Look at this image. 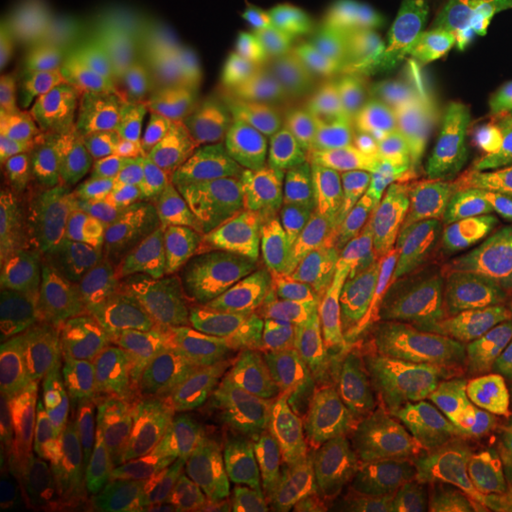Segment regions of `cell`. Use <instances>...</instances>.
<instances>
[{
  "label": "cell",
  "mask_w": 512,
  "mask_h": 512,
  "mask_svg": "<svg viewBox=\"0 0 512 512\" xmlns=\"http://www.w3.org/2000/svg\"><path fill=\"white\" fill-rule=\"evenodd\" d=\"M150 399L147 382L129 368L88 378L59 399L52 425L59 482L82 511L105 501L131 476Z\"/></svg>",
  "instance_id": "obj_1"
},
{
  "label": "cell",
  "mask_w": 512,
  "mask_h": 512,
  "mask_svg": "<svg viewBox=\"0 0 512 512\" xmlns=\"http://www.w3.org/2000/svg\"><path fill=\"white\" fill-rule=\"evenodd\" d=\"M412 469L490 420L486 382L475 355H448L353 374Z\"/></svg>",
  "instance_id": "obj_2"
},
{
  "label": "cell",
  "mask_w": 512,
  "mask_h": 512,
  "mask_svg": "<svg viewBox=\"0 0 512 512\" xmlns=\"http://www.w3.org/2000/svg\"><path fill=\"white\" fill-rule=\"evenodd\" d=\"M323 452L310 408L275 403L251 416L209 467L207 512H251Z\"/></svg>",
  "instance_id": "obj_3"
},
{
  "label": "cell",
  "mask_w": 512,
  "mask_h": 512,
  "mask_svg": "<svg viewBox=\"0 0 512 512\" xmlns=\"http://www.w3.org/2000/svg\"><path fill=\"white\" fill-rule=\"evenodd\" d=\"M162 184L135 165L76 194L59 226L90 268L124 270L150 256Z\"/></svg>",
  "instance_id": "obj_4"
},
{
  "label": "cell",
  "mask_w": 512,
  "mask_h": 512,
  "mask_svg": "<svg viewBox=\"0 0 512 512\" xmlns=\"http://www.w3.org/2000/svg\"><path fill=\"white\" fill-rule=\"evenodd\" d=\"M488 336L458 310L448 285L395 294L380 317L344 349L351 374L448 355L480 357Z\"/></svg>",
  "instance_id": "obj_5"
},
{
  "label": "cell",
  "mask_w": 512,
  "mask_h": 512,
  "mask_svg": "<svg viewBox=\"0 0 512 512\" xmlns=\"http://www.w3.org/2000/svg\"><path fill=\"white\" fill-rule=\"evenodd\" d=\"M423 501L512 512V423L486 420L435 456L406 469L393 509Z\"/></svg>",
  "instance_id": "obj_6"
},
{
  "label": "cell",
  "mask_w": 512,
  "mask_h": 512,
  "mask_svg": "<svg viewBox=\"0 0 512 512\" xmlns=\"http://www.w3.org/2000/svg\"><path fill=\"white\" fill-rule=\"evenodd\" d=\"M251 202L238 184H167L158 203L152 260L162 270L232 260Z\"/></svg>",
  "instance_id": "obj_7"
},
{
  "label": "cell",
  "mask_w": 512,
  "mask_h": 512,
  "mask_svg": "<svg viewBox=\"0 0 512 512\" xmlns=\"http://www.w3.org/2000/svg\"><path fill=\"white\" fill-rule=\"evenodd\" d=\"M365 243L393 285L408 291L448 285L467 236L444 196L418 194L395 207Z\"/></svg>",
  "instance_id": "obj_8"
},
{
  "label": "cell",
  "mask_w": 512,
  "mask_h": 512,
  "mask_svg": "<svg viewBox=\"0 0 512 512\" xmlns=\"http://www.w3.org/2000/svg\"><path fill=\"white\" fill-rule=\"evenodd\" d=\"M31 385H0V512H16L38 497H59L54 429Z\"/></svg>",
  "instance_id": "obj_9"
},
{
  "label": "cell",
  "mask_w": 512,
  "mask_h": 512,
  "mask_svg": "<svg viewBox=\"0 0 512 512\" xmlns=\"http://www.w3.org/2000/svg\"><path fill=\"white\" fill-rule=\"evenodd\" d=\"M105 33L90 0H40L12 42L33 84L65 92L88 71Z\"/></svg>",
  "instance_id": "obj_10"
},
{
  "label": "cell",
  "mask_w": 512,
  "mask_h": 512,
  "mask_svg": "<svg viewBox=\"0 0 512 512\" xmlns=\"http://www.w3.org/2000/svg\"><path fill=\"white\" fill-rule=\"evenodd\" d=\"M397 293L401 291L365 241H346L334 270L296 306L294 313L344 355L349 342L380 317Z\"/></svg>",
  "instance_id": "obj_11"
},
{
  "label": "cell",
  "mask_w": 512,
  "mask_h": 512,
  "mask_svg": "<svg viewBox=\"0 0 512 512\" xmlns=\"http://www.w3.org/2000/svg\"><path fill=\"white\" fill-rule=\"evenodd\" d=\"M109 272L124 368L143 374L183 340L188 317L152 256L137 266Z\"/></svg>",
  "instance_id": "obj_12"
},
{
  "label": "cell",
  "mask_w": 512,
  "mask_h": 512,
  "mask_svg": "<svg viewBox=\"0 0 512 512\" xmlns=\"http://www.w3.org/2000/svg\"><path fill=\"white\" fill-rule=\"evenodd\" d=\"M393 184L368 169L321 173L291 207L298 222L319 226L344 241H366L395 209Z\"/></svg>",
  "instance_id": "obj_13"
},
{
  "label": "cell",
  "mask_w": 512,
  "mask_h": 512,
  "mask_svg": "<svg viewBox=\"0 0 512 512\" xmlns=\"http://www.w3.org/2000/svg\"><path fill=\"white\" fill-rule=\"evenodd\" d=\"M184 74L217 110L232 165L238 164L256 135L274 122L272 114L277 99L274 84L249 65L200 52H190Z\"/></svg>",
  "instance_id": "obj_14"
},
{
  "label": "cell",
  "mask_w": 512,
  "mask_h": 512,
  "mask_svg": "<svg viewBox=\"0 0 512 512\" xmlns=\"http://www.w3.org/2000/svg\"><path fill=\"white\" fill-rule=\"evenodd\" d=\"M65 357L90 378L124 368L110 272L84 266L59 304Z\"/></svg>",
  "instance_id": "obj_15"
},
{
  "label": "cell",
  "mask_w": 512,
  "mask_h": 512,
  "mask_svg": "<svg viewBox=\"0 0 512 512\" xmlns=\"http://www.w3.org/2000/svg\"><path fill=\"white\" fill-rule=\"evenodd\" d=\"M310 412L323 452H372L404 467L403 454L365 389L346 365L310 401Z\"/></svg>",
  "instance_id": "obj_16"
},
{
  "label": "cell",
  "mask_w": 512,
  "mask_h": 512,
  "mask_svg": "<svg viewBox=\"0 0 512 512\" xmlns=\"http://www.w3.org/2000/svg\"><path fill=\"white\" fill-rule=\"evenodd\" d=\"M120 141L129 164L152 175L162 188L177 183L238 184L230 165L165 128L141 103L133 109Z\"/></svg>",
  "instance_id": "obj_17"
},
{
  "label": "cell",
  "mask_w": 512,
  "mask_h": 512,
  "mask_svg": "<svg viewBox=\"0 0 512 512\" xmlns=\"http://www.w3.org/2000/svg\"><path fill=\"white\" fill-rule=\"evenodd\" d=\"M448 289L458 310L488 338L512 340V258L480 239H467Z\"/></svg>",
  "instance_id": "obj_18"
},
{
  "label": "cell",
  "mask_w": 512,
  "mask_h": 512,
  "mask_svg": "<svg viewBox=\"0 0 512 512\" xmlns=\"http://www.w3.org/2000/svg\"><path fill=\"white\" fill-rule=\"evenodd\" d=\"M211 458L213 450L202 440L165 421L150 418L137 437L131 476L205 497Z\"/></svg>",
  "instance_id": "obj_19"
},
{
  "label": "cell",
  "mask_w": 512,
  "mask_h": 512,
  "mask_svg": "<svg viewBox=\"0 0 512 512\" xmlns=\"http://www.w3.org/2000/svg\"><path fill=\"white\" fill-rule=\"evenodd\" d=\"M296 38L279 27L251 16H219L196 31L190 52L220 55L264 74L275 90L287 73L296 48Z\"/></svg>",
  "instance_id": "obj_20"
},
{
  "label": "cell",
  "mask_w": 512,
  "mask_h": 512,
  "mask_svg": "<svg viewBox=\"0 0 512 512\" xmlns=\"http://www.w3.org/2000/svg\"><path fill=\"white\" fill-rule=\"evenodd\" d=\"M129 165L120 139L50 141L40 164V209L54 217L76 194L92 188L112 171Z\"/></svg>",
  "instance_id": "obj_21"
},
{
  "label": "cell",
  "mask_w": 512,
  "mask_h": 512,
  "mask_svg": "<svg viewBox=\"0 0 512 512\" xmlns=\"http://www.w3.org/2000/svg\"><path fill=\"white\" fill-rule=\"evenodd\" d=\"M361 90L340 55L321 44L298 40L277 97L281 95L293 118H298L311 110L351 103Z\"/></svg>",
  "instance_id": "obj_22"
},
{
  "label": "cell",
  "mask_w": 512,
  "mask_h": 512,
  "mask_svg": "<svg viewBox=\"0 0 512 512\" xmlns=\"http://www.w3.org/2000/svg\"><path fill=\"white\" fill-rule=\"evenodd\" d=\"M164 65V50L143 33L107 31L88 71L73 88L112 93L131 103L156 82Z\"/></svg>",
  "instance_id": "obj_23"
},
{
  "label": "cell",
  "mask_w": 512,
  "mask_h": 512,
  "mask_svg": "<svg viewBox=\"0 0 512 512\" xmlns=\"http://www.w3.org/2000/svg\"><path fill=\"white\" fill-rule=\"evenodd\" d=\"M406 467L382 454L329 456L330 512H389L403 488Z\"/></svg>",
  "instance_id": "obj_24"
},
{
  "label": "cell",
  "mask_w": 512,
  "mask_h": 512,
  "mask_svg": "<svg viewBox=\"0 0 512 512\" xmlns=\"http://www.w3.org/2000/svg\"><path fill=\"white\" fill-rule=\"evenodd\" d=\"M236 165L243 167L247 177L241 190L253 202L266 205L287 203L310 169L293 131L275 120L256 135Z\"/></svg>",
  "instance_id": "obj_25"
},
{
  "label": "cell",
  "mask_w": 512,
  "mask_h": 512,
  "mask_svg": "<svg viewBox=\"0 0 512 512\" xmlns=\"http://www.w3.org/2000/svg\"><path fill=\"white\" fill-rule=\"evenodd\" d=\"M84 266L59 222L0 226V270L33 281L57 283L73 277Z\"/></svg>",
  "instance_id": "obj_26"
},
{
  "label": "cell",
  "mask_w": 512,
  "mask_h": 512,
  "mask_svg": "<svg viewBox=\"0 0 512 512\" xmlns=\"http://www.w3.org/2000/svg\"><path fill=\"white\" fill-rule=\"evenodd\" d=\"M141 105H145L165 128L183 137L184 141L232 167V156L219 114L186 74L148 95Z\"/></svg>",
  "instance_id": "obj_27"
},
{
  "label": "cell",
  "mask_w": 512,
  "mask_h": 512,
  "mask_svg": "<svg viewBox=\"0 0 512 512\" xmlns=\"http://www.w3.org/2000/svg\"><path fill=\"white\" fill-rule=\"evenodd\" d=\"M353 101L311 110L294 118L308 167L317 169V175L366 169Z\"/></svg>",
  "instance_id": "obj_28"
},
{
  "label": "cell",
  "mask_w": 512,
  "mask_h": 512,
  "mask_svg": "<svg viewBox=\"0 0 512 512\" xmlns=\"http://www.w3.org/2000/svg\"><path fill=\"white\" fill-rule=\"evenodd\" d=\"M296 220L289 203H249L241 222L238 249L232 258L243 277L281 283L285 245Z\"/></svg>",
  "instance_id": "obj_29"
},
{
  "label": "cell",
  "mask_w": 512,
  "mask_h": 512,
  "mask_svg": "<svg viewBox=\"0 0 512 512\" xmlns=\"http://www.w3.org/2000/svg\"><path fill=\"white\" fill-rule=\"evenodd\" d=\"M133 110L129 101L92 88L61 92L50 114V141H109L120 139Z\"/></svg>",
  "instance_id": "obj_30"
},
{
  "label": "cell",
  "mask_w": 512,
  "mask_h": 512,
  "mask_svg": "<svg viewBox=\"0 0 512 512\" xmlns=\"http://www.w3.org/2000/svg\"><path fill=\"white\" fill-rule=\"evenodd\" d=\"M8 348L23 382L33 389L50 384L65 359L61 308L27 311L8 327Z\"/></svg>",
  "instance_id": "obj_31"
},
{
  "label": "cell",
  "mask_w": 512,
  "mask_h": 512,
  "mask_svg": "<svg viewBox=\"0 0 512 512\" xmlns=\"http://www.w3.org/2000/svg\"><path fill=\"white\" fill-rule=\"evenodd\" d=\"M342 365V351L311 329L294 311L287 313V357L277 372L283 382V401L310 403Z\"/></svg>",
  "instance_id": "obj_32"
},
{
  "label": "cell",
  "mask_w": 512,
  "mask_h": 512,
  "mask_svg": "<svg viewBox=\"0 0 512 512\" xmlns=\"http://www.w3.org/2000/svg\"><path fill=\"white\" fill-rule=\"evenodd\" d=\"M512 143V128L476 109L459 107L442 148V164L452 179H463L490 164Z\"/></svg>",
  "instance_id": "obj_33"
},
{
  "label": "cell",
  "mask_w": 512,
  "mask_h": 512,
  "mask_svg": "<svg viewBox=\"0 0 512 512\" xmlns=\"http://www.w3.org/2000/svg\"><path fill=\"white\" fill-rule=\"evenodd\" d=\"M366 169L395 183L404 164V139L391 103L374 92L361 93L353 101Z\"/></svg>",
  "instance_id": "obj_34"
},
{
  "label": "cell",
  "mask_w": 512,
  "mask_h": 512,
  "mask_svg": "<svg viewBox=\"0 0 512 512\" xmlns=\"http://www.w3.org/2000/svg\"><path fill=\"white\" fill-rule=\"evenodd\" d=\"M167 287L188 321L228 310L241 272L232 260L196 262L164 270Z\"/></svg>",
  "instance_id": "obj_35"
},
{
  "label": "cell",
  "mask_w": 512,
  "mask_h": 512,
  "mask_svg": "<svg viewBox=\"0 0 512 512\" xmlns=\"http://www.w3.org/2000/svg\"><path fill=\"white\" fill-rule=\"evenodd\" d=\"M344 247V239L319 226L300 222L298 243L281 279L289 310H296V306L334 270Z\"/></svg>",
  "instance_id": "obj_36"
},
{
  "label": "cell",
  "mask_w": 512,
  "mask_h": 512,
  "mask_svg": "<svg viewBox=\"0 0 512 512\" xmlns=\"http://www.w3.org/2000/svg\"><path fill=\"white\" fill-rule=\"evenodd\" d=\"M152 395V393H150ZM150 418L165 421L186 435L202 440L213 454L238 437L249 418H238L222 410L211 399L205 401H169L152 395Z\"/></svg>",
  "instance_id": "obj_37"
},
{
  "label": "cell",
  "mask_w": 512,
  "mask_h": 512,
  "mask_svg": "<svg viewBox=\"0 0 512 512\" xmlns=\"http://www.w3.org/2000/svg\"><path fill=\"white\" fill-rule=\"evenodd\" d=\"M228 376V357L184 355L160 366L148 380V391L169 401H205L211 399Z\"/></svg>",
  "instance_id": "obj_38"
},
{
  "label": "cell",
  "mask_w": 512,
  "mask_h": 512,
  "mask_svg": "<svg viewBox=\"0 0 512 512\" xmlns=\"http://www.w3.org/2000/svg\"><path fill=\"white\" fill-rule=\"evenodd\" d=\"M442 196L452 205L467 239L486 241L512 258V203L480 198L454 181Z\"/></svg>",
  "instance_id": "obj_39"
},
{
  "label": "cell",
  "mask_w": 512,
  "mask_h": 512,
  "mask_svg": "<svg viewBox=\"0 0 512 512\" xmlns=\"http://www.w3.org/2000/svg\"><path fill=\"white\" fill-rule=\"evenodd\" d=\"M33 154L27 148H8L0 156V226H31L35 213Z\"/></svg>",
  "instance_id": "obj_40"
},
{
  "label": "cell",
  "mask_w": 512,
  "mask_h": 512,
  "mask_svg": "<svg viewBox=\"0 0 512 512\" xmlns=\"http://www.w3.org/2000/svg\"><path fill=\"white\" fill-rule=\"evenodd\" d=\"M251 512H330L329 456L311 459Z\"/></svg>",
  "instance_id": "obj_41"
},
{
  "label": "cell",
  "mask_w": 512,
  "mask_h": 512,
  "mask_svg": "<svg viewBox=\"0 0 512 512\" xmlns=\"http://www.w3.org/2000/svg\"><path fill=\"white\" fill-rule=\"evenodd\" d=\"M211 401L232 416L251 418L272 404L283 403V382L274 370L228 372Z\"/></svg>",
  "instance_id": "obj_42"
},
{
  "label": "cell",
  "mask_w": 512,
  "mask_h": 512,
  "mask_svg": "<svg viewBox=\"0 0 512 512\" xmlns=\"http://www.w3.org/2000/svg\"><path fill=\"white\" fill-rule=\"evenodd\" d=\"M86 512H207L205 497L188 495L135 476Z\"/></svg>",
  "instance_id": "obj_43"
},
{
  "label": "cell",
  "mask_w": 512,
  "mask_h": 512,
  "mask_svg": "<svg viewBox=\"0 0 512 512\" xmlns=\"http://www.w3.org/2000/svg\"><path fill=\"white\" fill-rule=\"evenodd\" d=\"M255 317L238 311L222 310L192 319L183 336L181 353L184 355H207V357H230L251 329Z\"/></svg>",
  "instance_id": "obj_44"
},
{
  "label": "cell",
  "mask_w": 512,
  "mask_h": 512,
  "mask_svg": "<svg viewBox=\"0 0 512 512\" xmlns=\"http://www.w3.org/2000/svg\"><path fill=\"white\" fill-rule=\"evenodd\" d=\"M287 357V313L255 317L236 351L228 357V372L274 370L279 372Z\"/></svg>",
  "instance_id": "obj_45"
},
{
  "label": "cell",
  "mask_w": 512,
  "mask_h": 512,
  "mask_svg": "<svg viewBox=\"0 0 512 512\" xmlns=\"http://www.w3.org/2000/svg\"><path fill=\"white\" fill-rule=\"evenodd\" d=\"M78 274V272H76ZM74 274V275H76ZM73 277L57 283L33 281L19 275L0 270V325L6 329L14 319L27 311L59 306L71 293Z\"/></svg>",
  "instance_id": "obj_46"
},
{
  "label": "cell",
  "mask_w": 512,
  "mask_h": 512,
  "mask_svg": "<svg viewBox=\"0 0 512 512\" xmlns=\"http://www.w3.org/2000/svg\"><path fill=\"white\" fill-rule=\"evenodd\" d=\"M490 420L512 423V340L488 338L480 353Z\"/></svg>",
  "instance_id": "obj_47"
},
{
  "label": "cell",
  "mask_w": 512,
  "mask_h": 512,
  "mask_svg": "<svg viewBox=\"0 0 512 512\" xmlns=\"http://www.w3.org/2000/svg\"><path fill=\"white\" fill-rule=\"evenodd\" d=\"M31 78L12 40L2 44L0 61V139L6 141L27 109Z\"/></svg>",
  "instance_id": "obj_48"
},
{
  "label": "cell",
  "mask_w": 512,
  "mask_h": 512,
  "mask_svg": "<svg viewBox=\"0 0 512 512\" xmlns=\"http://www.w3.org/2000/svg\"><path fill=\"white\" fill-rule=\"evenodd\" d=\"M471 103L497 122L512 128V71L505 65L482 63L476 69Z\"/></svg>",
  "instance_id": "obj_49"
},
{
  "label": "cell",
  "mask_w": 512,
  "mask_h": 512,
  "mask_svg": "<svg viewBox=\"0 0 512 512\" xmlns=\"http://www.w3.org/2000/svg\"><path fill=\"white\" fill-rule=\"evenodd\" d=\"M452 181L480 198L512 203V143L490 164Z\"/></svg>",
  "instance_id": "obj_50"
},
{
  "label": "cell",
  "mask_w": 512,
  "mask_h": 512,
  "mask_svg": "<svg viewBox=\"0 0 512 512\" xmlns=\"http://www.w3.org/2000/svg\"><path fill=\"white\" fill-rule=\"evenodd\" d=\"M230 310L251 317H272L291 311L281 283H266L249 277H241L232 296Z\"/></svg>",
  "instance_id": "obj_51"
},
{
  "label": "cell",
  "mask_w": 512,
  "mask_h": 512,
  "mask_svg": "<svg viewBox=\"0 0 512 512\" xmlns=\"http://www.w3.org/2000/svg\"><path fill=\"white\" fill-rule=\"evenodd\" d=\"M484 35L501 54L512 61V12L495 8L492 18L484 27Z\"/></svg>",
  "instance_id": "obj_52"
},
{
  "label": "cell",
  "mask_w": 512,
  "mask_h": 512,
  "mask_svg": "<svg viewBox=\"0 0 512 512\" xmlns=\"http://www.w3.org/2000/svg\"><path fill=\"white\" fill-rule=\"evenodd\" d=\"M16 512H82V509L71 501V499H61V497H38L23 505Z\"/></svg>",
  "instance_id": "obj_53"
},
{
  "label": "cell",
  "mask_w": 512,
  "mask_h": 512,
  "mask_svg": "<svg viewBox=\"0 0 512 512\" xmlns=\"http://www.w3.org/2000/svg\"><path fill=\"white\" fill-rule=\"evenodd\" d=\"M389 512H486L478 511L473 507H465V505H458V503H450V501H423V503H416V505H408V507H401V509H391Z\"/></svg>",
  "instance_id": "obj_54"
},
{
  "label": "cell",
  "mask_w": 512,
  "mask_h": 512,
  "mask_svg": "<svg viewBox=\"0 0 512 512\" xmlns=\"http://www.w3.org/2000/svg\"><path fill=\"white\" fill-rule=\"evenodd\" d=\"M507 67L512 71V61H507Z\"/></svg>",
  "instance_id": "obj_55"
}]
</instances>
